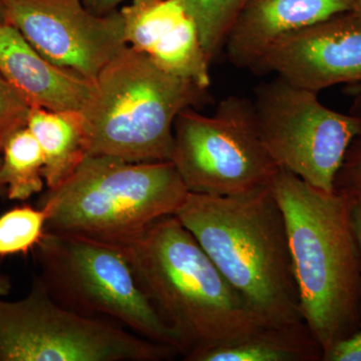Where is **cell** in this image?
Wrapping results in <instances>:
<instances>
[{
  "mask_svg": "<svg viewBox=\"0 0 361 361\" xmlns=\"http://www.w3.org/2000/svg\"><path fill=\"white\" fill-rule=\"evenodd\" d=\"M115 246L127 258L161 319L174 332L185 360L267 326L177 216L161 217Z\"/></svg>",
  "mask_w": 361,
  "mask_h": 361,
  "instance_id": "cell-1",
  "label": "cell"
},
{
  "mask_svg": "<svg viewBox=\"0 0 361 361\" xmlns=\"http://www.w3.org/2000/svg\"><path fill=\"white\" fill-rule=\"evenodd\" d=\"M175 215L263 324L304 322L284 215L270 187L228 197L189 192Z\"/></svg>",
  "mask_w": 361,
  "mask_h": 361,
  "instance_id": "cell-2",
  "label": "cell"
},
{
  "mask_svg": "<svg viewBox=\"0 0 361 361\" xmlns=\"http://www.w3.org/2000/svg\"><path fill=\"white\" fill-rule=\"evenodd\" d=\"M270 188L284 215L301 314L324 355L357 319L361 259L350 195L322 191L281 168Z\"/></svg>",
  "mask_w": 361,
  "mask_h": 361,
  "instance_id": "cell-3",
  "label": "cell"
},
{
  "mask_svg": "<svg viewBox=\"0 0 361 361\" xmlns=\"http://www.w3.org/2000/svg\"><path fill=\"white\" fill-rule=\"evenodd\" d=\"M209 101L208 89L161 71L127 45L97 75L80 111L89 155L171 161L178 115Z\"/></svg>",
  "mask_w": 361,
  "mask_h": 361,
  "instance_id": "cell-4",
  "label": "cell"
},
{
  "mask_svg": "<svg viewBox=\"0 0 361 361\" xmlns=\"http://www.w3.org/2000/svg\"><path fill=\"white\" fill-rule=\"evenodd\" d=\"M188 193L173 161L89 155L65 182L47 189L39 205L51 210L47 231L118 245L175 215Z\"/></svg>",
  "mask_w": 361,
  "mask_h": 361,
  "instance_id": "cell-5",
  "label": "cell"
},
{
  "mask_svg": "<svg viewBox=\"0 0 361 361\" xmlns=\"http://www.w3.org/2000/svg\"><path fill=\"white\" fill-rule=\"evenodd\" d=\"M33 252L40 269L37 278L63 307L115 322L180 355L179 341L149 302L118 247L47 231Z\"/></svg>",
  "mask_w": 361,
  "mask_h": 361,
  "instance_id": "cell-6",
  "label": "cell"
},
{
  "mask_svg": "<svg viewBox=\"0 0 361 361\" xmlns=\"http://www.w3.org/2000/svg\"><path fill=\"white\" fill-rule=\"evenodd\" d=\"M177 355L115 322L63 307L37 277L23 299L0 297V361H163Z\"/></svg>",
  "mask_w": 361,
  "mask_h": 361,
  "instance_id": "cell-7",
  "label": "cell"
},
{
  "mask_svg": "<svg viewBox=\"0 0 361 361\" xmlns=\"http://www.w3.org/2000/svg\"><path fill=\"white\" fill-rule=\"evenodd\" d=\"M188 191L238 196L270 187L279 167L259 137L252 101L226 97L210 116L180 111L172 159Z\"/></svg>",
  "mask_w": 361,
  "mask_h": 361,
  "instance_id": "cell-8",
  "label": "cell"
},
{
  "mask_svg": "<svg viewBox=\"0 0 361 361\" xmlns=\"http://www.w3.org/2000/svg\"><path fill=\"white\" fill-rule=\"evenodd\" d=\"M317 94L277 78L259 85L252 104L259 137L278 167L330 193L361 120L327 108Z\"/></svg>",
  "mask_w": 361,
  "mask_h": 361,
  "instance_id": "cell-9",
  "label": "cell"
},
{
  "mask_svg": "<svg viewBox=\"0 0 361 361\" xmlns=\"http://www.w3.org/2000/svg\"><path fill=\"white\" fill-rule=\"evenodd\" d=\"M4 23L61 68L94 82L127 47L120 9L99 16L82 0H0Z\"/></svg>",
  "mask_w": 361,
  "mask_h": 361,
  "instance_id": "cell-10",
  "label": "cell"
},
{
  "mask_svg": "<svg viewBox=\"0 0 361 361\" xmlns=\"http://www.w3.org/2000/svg\"><path fill=\"white\" fill-rule=\"evenodd\" d=\"M254 73H273L294 87L319 92L361 82V16L348 11L280 40Z\"/></svg>",
  "mask_w": 361,
  "mask_h": 361,
  "instance_id": "cell-11",
  "label": "cell"
},
{
  "mask_svg": "<svg viewBox=\"0 0 361 361\" xmlns=\"http://www.w3.org/2000/svg\"><path fill=\"white\" fill-rule=\"evenodd\" d=\"M120 11L128 45L161 71L209 89L211 61L180 0H133Z\"/></svg>",
  "mask_w": 361,
  "mask_h": 361,
  "instance_id": "cell-12",
  "label": "cell"
},
{
  "mask_svg": "<svg viewBox=\"0 0 361 361\" xmlns=\"http://www.w3.org/2000/svg\"><path fill=\"white\" fill-rule=\"evenodd\" d=\"M355 11L353 0H249L228 33L232 65L253 71L280 40L325 20Z\"/></svg>",
  "mask_w": 361,
  "mask_h": 361,
  "instance_id": "cell-13",
  "label": "cell"
},
{
  "mask_svg": "<svg viewBox=\"0 0 361 361\" xmlns=\"http://www.w3.org/2000/svg\"><path fill=\"white\" fill-rule=\"evenodd\" d=\"M0 73L30 108L82 111L92 82L40 54L14 26L0 25Z\"/></svg>",
  "mask_w": 361,
  "mask_h": 361,
  "instance_id": "cell-14",
  "label": "cell"
},
{
  "mask_svg": "<svg viewBox=\"0 0 361 361\" xmlns=\"http://www.w3.org/2000/svg\"><path fill=\"white\" fill-rule=\"evenodd\" d=\"M322 346L305 322L282 326H260L223 342L186 361H316Z\"/></svg>",
  "mask_w": 361,
  "mask_h": 361,
  "instance_id": "cell-15",
  "label": "cell"
},
{
  "mask_svg": "<svg viewBox=\"0 0 361 361\" xmlns=\"http://www.w3.org/2000/svg\"><path fill=\"white\" fill-rule=\"evenodd\" d=\"M27 129L39 142L47 189L59 186L89 156L87 130L80 111L32 108Z\"/></svg>",
  "mask_w": 361,
  "mask_h": 361,
  "instance_id": "cell-16",
  "label": "cell"
},
{
  "mask_svg": "<svg viewBox=\"0 0 361 361\" xmlns=\"http://www.w3.org/2000/svg\"><path fill=\"white\" fill-rule=\"evenodd\" d=\"M0 155V189L6 188L9 200L25 201L44 190V156L27 127L8 137Z\"/></svg>",
  "mask_w": 361,
  "mask_h": 361,
  "instance_id": "cell-17",
  "label": "cell"
},
{
  "mask_svg": "<svg viewBox=\"0 0 361 361\" xmlns=\"http://www.w3.org/2000/svg\"><path fill=\"white\" fill-rule=\"evenodd\" d=\"M193 18L211 61L224 49L228 33L249 0H180Z\"/></svg>",
  "mask_w": 361,
  "mask_h": 361,
  "instance_id": "cell-18",
  "label": "cell"
},
{
  "mask_svg": "<svg viewBox=\"0 0 361 361\" xmlns=\"http://www.w3.org/2000/svg\"><path fill=\"white\" fill-rule=\"evenodd\" d=\"M49 207H16L0 216V259L33 252L44 238Z\"/></svg>",
  "mask_w": 361,
  "mask_h": 361,
  "instance_id": "cell-19",
  "label": "cell"
},
{
  "mask_svg": "<svg viewBox=\"0 0 361 361\" xmlns=\"http://www.w3.org/2000/svg\"><path fill=\"white\" fill-rule=\"evenodd\" d=\"M30 109L0 73V154L8 137L26 127Z\"/></svg>",
  "mask_w": 361,
  "mask_h": 361,
  "instance_id": "cell-20",
  "label": "cell"
},
{
  "mask_svg": "<svg viewBox=\"0 0 361 361\" xmlns=\"http://www.w3.org/2000/svg\"><path fill=\"white\" fill-rule=\"evenodd\" d=\"M353 97V103L350 113L357 116L361 120V94ZM338 180L348 185L349 189H345V191L361 189V132L356 135L346 152L345 158L337 174L336 184Z\"/></svg>",
  "mask_w": 361,
  "mask_h": 361,
  "instance_id": "cell-21",
  "label": "cell"
},
{
  "mask_svg": "<svg viewBox=\"0 0 361 361\" xmlns=\"http://www.w3.org/2000/svg\"><path fill=\"white\" fill-rule=\"evenodd\" d=\"M323 361H361V330L336 342L322 356Z\"/></svg>",
  "mask_w": 361,
  "mask_h": 361,
  "instance_id": "cell-22",
  "label": "cell"
},
{
  "mask_svg": "<svg viewBox=\"0 0 361 361\" xmlns=\"http://www.w3.org/2000/svg\"><path fill=\"white\" fill-rule=\"evenodd\" d=\"M348 192L350 195L351 227H353L361 259V189Z\"/></svg>",
  "mask_w": 361,
  "mask_h": 361,
  "instance_id": "cell-23",
  "label": "cell"
},
{
  "mask_svg": "<svg viewBox=\"0 0 361 361\" xmlns=\"http://www.w3.org/2000/svg\"><path fill=\"white\" fill-rule=\"evenodd\" d=\"M127 0H82L85 6L90 9V11L99 16H104L113 13L118 9V6ZM133 1V0H130Z\"/></svg>",
  "mask_w": 361,
  "mask_h": 361,
  "instance_id": "cell-24",
  "label": "cell"
},
{
  "mask_svg": "<svg viewBox=\"0 0 361 361\" xmlns=\"http://www.w3.org/2000/svg\"><path fill=\"white\" fill-rule=\"evenodd\" d=\"M11 290V280L7 275L0 274V297H6Z\"/></svg>",
  "mask_w": 361,
  "mask_h": 361,
  "instance_id": "cell-25",
  "label": "cell"
},
{
  "mask_svg": "<svg viewBox=\"0 0 361 361\" xmlns=\"http://www.w3.org/2000/svg\"><path fill=\"white\" fill-rule=\"evenodd\" d=\"M344 92L349 96H355V94H361V82L360 84L345 85Z\"/></svg>",
  "mask_w": 361,
  "mask_h": 361,
  "instance_id": "cell-26",
  "label": "cell"
},
{
  "mask_svg": "<svg viewBox=\"0 0 361 361\" xmlns=\"http://www.w3.org/2000/svg\"><path fill=\"white\" fill-rule=\"evenodd\" d=\"M355 1V11L361 16V0H353Z\"/></svg>",
  "mask_w": 361,
  "mask_h": 361,
  "instance_id": "cell-27",
  "label": "cell"
},
{
  "mask_svg": "<svg viewBox=\"0 0 361 361\" xmlns=\"http://www.w3.org/2000/svg\"><path fill=\"white\" fill-rule=\"evenodd\" d=\"M1 23H4V13H2L1 6H0V25H1Z\"/></svg>",
  "mask_w": 361,
  "mask_h": 361,
  "instance_id": "cell-28",
  "label": "cell"
},
{
  "mask_svg": "<svg viewBox=\"0 0 361 361\" xmlns=\"http://www.w3.org/2000/svg\"><path fill=\"white\" fill-rule=\"evenodd\" d=\"M0 164H1V155H0Z\"/></svg>",
  "mask_w": 361,
  "mask_h": 361,
  "instance_id": "cell-29",
  "label": "cell"
}]
</instances>
